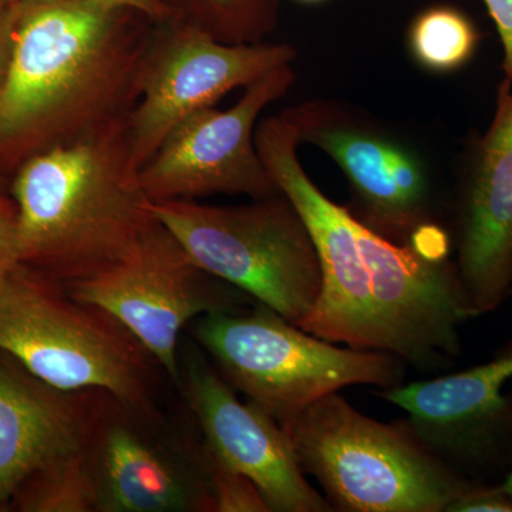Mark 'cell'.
Returning <instances> with one entry per match:
<instances>
[{
	"label": "cell",
	"instance_id": "cell-10",
	"mask_svg": "<svg viewBox=\"0 0 512 512\" xmlns=\"http://www.w3.org/2000/svg\"><path fill=\"white\" fill-rule=\"evenodd\" d=\"M288 43L229 45L170 18L156 23L141 66L138 100L128 116L131 164L140 171L164 138L195 111L215 106L232 90L292 64Z\"/></svg>",
	"mask_w": 512,
	"mask_h": 512
},
{
	"label": "cell",
	"instance_id": "cell-17",
	"mask_svg": "<svg viewBox=\"0 0 512 512\" xmlns=\"http://www.w3.org/2000/svg\"><path fill=\"white\" fill-rule=\"evenodd\" d=\"M480 35L473 20L448 5L430 6L410 23L407 49L413 62L426 72H457L476 53Z\"/></svg>",
	"mask_w": 512,
	"mask_h": 512
},
{
	"label": "cell",
	"instance_id": "cell-21",
	"mask_svg": "<svg viewBox=\"0 0 512 512\" xmlns=\"http://www.w3.org/2000/svg\"><path fill=\"white\" fill-rule=\"evenodd\" d=\"M446 512H512V498L501 483H474Z\"/></svg>",
	"mask_w": 512,
	"mask_h": 512
},
{
	"label": "cell",
	"instance_id": "cell-8",
	"mask_svg": "<svg viewBox=\"0 0 512 512\" xmlns=\"http://www.w3.org/2000/svg\"><path fill=\"white\" fill-rule=\"evenodd\" d=\"M298 134L328 154L348 181L346 205L360 224L400 245L439 224L436 184L423 154L363 111L313 99L281 111Z\"/></svg>",
	"mask_w": 512,
	"mask_h": 512
},
{
	"label": "cell",
	"instance_id": "cell-11",
	"mask_svg": "<svg viewBox=\"0 0 512 512\" xmlns=\"http://www.w3.org/2000/svg\"><path fill=\"white\" fill-rule=\"evenodd\" d=\"M295 82L292 64H285L245 87L231 109L207 107L177 124L138 171L147 200H198L214 194L259 200L282 194L256 150L255 130L262 111L285 97Z\"/></svg>",
	"mask_w": 512,
	"mask_h": 512
},
{
	"label": "cell",
	"instance_id": "cell-18",
	"mask_svg": "<svg viewBox=\"0 0 512 512\" xmlns=\"http://www.w3.org/2000/svg\"><path fill=\"white\" fill-rule=\"evenodd\" d=\"M13 500L26 512H97L96 481L86 447L37 470Z\"/></svg>",
	"mask_w": 512,
	"mask_h": 512
},
{
	"label": "cell",
	"instance_id": "cell-14",
	"mask_svg": "<svg viewBox=\"0 0 512 512\" xmlns=\"http://www.w3.org/2000/svg\"><path fill=\"white\" fill-rule=\"evenodd\" d=\"M451 242L477 316L497 311L512 288V84L498 86L490 126L468 147L458 175Z\"/></svg>",
	"mask_w": 512,
	"mask_h": 512
},
{
	"label": "cell",
	"instance_id": "cell-19",
	"mask_svg": "<svg viewBox=\"0 0 512 512\" xmlns=\"http://www.w3.org/2000/svg\"><path fill=\"white\" fill-rule=\"evenodd\" d=\"M173 18L229 45H258L278 25L279 0H161Z\"/></svg>",
	"mask_w": 512,
	"mask_h": 512
},
{
	"label": "cell",
	"instance_id": "cell-20",
	"mask_svg": "<svg viewBox=\"0 0 512 512\" xmlns=\"http://www.w3.org/2000/svg\"><path fill=\"white\" fill-rule=\"evenodd\" d=\"M208 460L212 512H271L264 495L247 476L224 466L210 454Z\"/></svg>",
	"mask_w": 512,
	"mask_h": 512
},
{
	"label": "cell",
	"instance_id": "cell-23",
	"mask_svg": "<svg viewBox=\"0 0 512 512\" xmlns=\"http://www.w3.org/2000/svg\"><path fill=\"white\" fill-rule=\"evenodd\" d=\"M503 45L505 80L512 84V0H483Z\"/></svg>",
	"mask_w": 512,
	"mask_h": 512
},
{
	"label": "cell",
	"instance_id": "cell-24",
	"mask_svg": "<svg viewBox=\"0 0 512 512\" xmlns=\"http://www.w3.org/2000/svg\"><path fill=\"white\" fill-rule=\"evenodd\" d=\"M15 19V5L0 6V93L5 86L12 57Z\"/></svg>",
	"mask_w": 512,
	"mask_h": 512
},
{
	"label": "cell",
	"instance_id": "cell-22",
	"mask_svg": "<svg viewBox=\"0 0 512 512\" xmlns=\"http://www.w3.org/2000/svg\"><path fill=\"white\" fill-rule=\"evenodd\" d=\"M22 265L16 205L0 197V288Z\"/></svg>",
	"mask_w": 512,
	"mask_h": 512
},
{
	"label": "cell",
	"instance_id": "cell-15",
	"mask_svg": "<svg viewBox=\"0 0 512 512\" xmlns=\"http://www.w3.org/2000/svg\"><path fill=\"white\" fill-rule=\"evenodd\" d=\"M185 399L212 458L244 474L274 512H329L332 505L306 480L284 427L261 407L242 403L210 363L194 355L181 369Z\"/></svg>",
	"mask_w": 512,
	"mask_h": 512
},
{
	"label": "cell",
	"instance_id": "cell-28",
	"mask_svg": "<svg viewBox=\"0 0 512 512\" xmlns=\"http://www.w3.org/2000/svg\"><path fill=\"white\" fill-rule=\"evenodd\" d=\"M510 298H512V288H511Z\"/></svg>",
	"mask_w": 512,
	"mask_h": 512
},
{
	"label": "cell",
	"instance_id": "cell-1",
	"mask_svg": "<svg viewBox=\"0 0 512 512\" xmlns=\"http://www.w3.org/2000/svg\"><path fill=\"white\" fill-rule=\"evenodd\" d=\"M255 144L318 251V299L296 326L419 370L450 366L461 352V326L477 318L450 255L389 241L329 200L303 170L298 134L281 113L259 120Z\"/></svg>",
	"mask_w": 512,
	"mask_h": 512
},
{
	"label": "cell",
	"instance_id": "cell-9",
	"mask_svg": "<svg viewBox=\"0 0 512 512\" xmlns=\"http://www.w3.org/2000/svg\"><path fill=\"white\" fill-rule=\"evenodd\" d=\"M63 285L73 298L126 326L175 382L180 380L178 340L185 326L207 313L241 311L251 298L202 271L158 221L109 268Z\"/></svg>",
	"mask_w": 512,
	"mask_h": 512
},
{
	"label": "cell",
	"instance_id": "cell-6",
	"mask_svg": "<svg viewBox=\"0 0 512 512\" xmlns=\"http://www.w3.org/2000/svg\"><path fill=\"white\" fill-rule=\"evenodd\" d=\"M195 338L221 376L279 424L349 386L393 389L406 363L390 353L340 348L258 303L251 312H211Z\"/></svg>",
	"mask_w": 512,
	"mask_h": 512
},
{
	"label": "cell",
	"instance_id": "cell-12",
	"mask_svg": "<svg viewBox=\"0 0 512 512\" xmlns=\"http://www.w3.org/2000/svg\"><path fill=\"white\" fill-rule=\"evenodd\" d=\"M512 336L461 372L379 390L434 456L473 483H503L512 467Z\"/></svg>",
	"mask_w": 512,
	"mask_h": 512
},
{
	"label": "cell",
	"instance_id": "cell-16",
	"mask_svg": "<svg viewBox=\"0 0 512 512\" xmlns=\"http://www.w3.org/2000/svg\"><path fill=\"white\" fill-rule=\"evenodd\" d=\"M96 396L53 389L0 362V505L47 463L84 447Z\"/></svg>",
	"mask_w": 512,
	"mask_h": 512
},
{
	"label": "cell",
	"instance_id": "cell-26",
	"mask_svg": "<svg viewBox=\"0 0 512 512\" xmlns=\"http://www.w3.org/2000/svg\"><path fill=\"white\" fill-rule=\"evenodd\" d=\"M501 484H503L505 491H507V493L510 494L512 498V467L510 468V471H508L507 476H505L503 483Z\"/></svg>",
	"mask_w": 512,
	"mask_h": 512
},
{
	"label": "cell",
	"instance_id": "cell-25",
	"mask_svg": "<svg viewBox=\"0 0 512 512\" xmlns=\"http://www.w3.org/2000/svg\"><path fill=\"white\" fill-rule=\"evenodd\" d=\"M19 2H23V0H0V6L13 5V3ZM96 2L140 10V12L146 13L151 18L158 20V22L173 18V12L161 0H96Z\"/></svg>",
	"mask_w": 512,
	"mask_h": 512
},
{
	"label": "cell",
	"instance_id": "cell-2",
	"mask_svg": "<svg viewBox=\"0 0 512 512\" xmlns=\"http://www.w3.org/2000/svg\"><path fill=\"white\" fill-rule=\"evenodd\" d=\"M0 93V164L128 119L158 20L96 0H23Z\"/></svg>",
	"mask_w": 512,
	"mask_h": 512
},
{
	"label": "cell",
	"instance_id": "cell-4",
	"mask_svg": "<svg viewBox=\"0 0 512 512\" xmlns=\"http://www.w3.org/2000/svg\"><path fill=\"white\" fill-rule=\"evenodd\" d=\"M281 426L335 511L446 512L474 484L434 456L406 420L370 419L339 392Z\"/></svg>",
	"mask_w": 512,
	"mask_h": 512
},
{
	"label": "cell",
	"instance_id": "cell-5",
	"mask_svg": "<svg viewBox=\"0 0 512 512\" xmlns=\"http://www.w3.org/2000/svg\"><path fill=\"white\" fill-rule=\"evenodd\" d=\"M0 352L53 389L109 394L130 407L151 406L160 367L114 316L25 265L0 288Z\"/></svg>",
	"mask_w": 512,
	"mask_h": 512
},
{
	"label": "cell",
	"instance_id": "cell-3",
	"mask_svg": "<svg viewBox=\"0 0 512 512\" xmlns=\"http://www.w3.org/2000/svg\"><path fill=\"white\" fill-rule=\"evenodd\" d=\"M13 195L22 265L63 284L109 268L157 222L131 164L128 119L28 158Z\"/></svg>",
	"mask_w": 512,
	"mask_h": 512
},
{
	"label": "cell",
	"instance_id": "cell-13",
	"mask_svg": "<svg viewBox=\"0 0 512 512\" xmlns=\"http://www.w3.org/2000/svg\"><path fill=\"white\" fill-rule=\"evenodd\" d=\"M151 407V406H150ZM150 407L97 392L86 453L97 512H212L210 460L144 423Z\"/></svg>",
	"mask_w": 512,
	"mask_h": 512
},
{
	"label": "cell",
	"instance_id": "cell-7",
	"mask_svg": "<svg viewBox=\"0 0 512 512\" xmlns=\"http://www.w3.org/2000/svg\"><path fill=\"white\" fill-rule=\"evenodd\" d=\"M202 271L298 325L318 299L322 269L305 222L284 194L238 207L150 202Z\"/></svg>",
	"mask_w": 512,
	"mask_h": 512
},
{
	"label": "cell",
	"instance_id": "cell-27",
	"mask_svg": "<svg viewBox=\"0 0 512 512\" xmlns=\"http://www.w3.org/2000/svg\"><path fill=\"white\" fill-rule=\"evenodd\" d=\"M298 2L306 3V5H315V3L325 2V0H298Z\"/></svg>",
	"mask_w": 512,
	"mask_h": 512
}]
</instances>
